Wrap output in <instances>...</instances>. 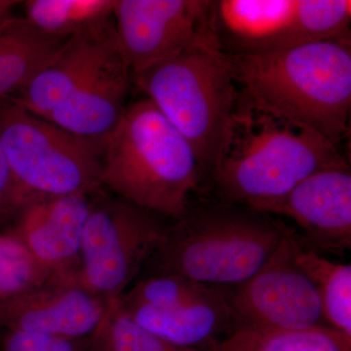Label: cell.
<instances>
[{"label":"cell","mask_w":351,"mask_h":351,"mask_svg":"<svg viewBox=\"0 0 351 351\" xmlns=\"http://www.w3.org/2000/svg\"><path fill=\"white\" fill-rule=\"evenodd\" d=\"M350 162L315 132L237 94L225 143L210 172L218 202L269 214L314 172Z\"/></svg>","instance_id":"cell-1"},{"label":"cell","mask_w":351,"mask_h":351,"mask_svg":"<svg viewBox=\"0 0 351 351\" xmlns=\"http://www.w3.org/2000/svg\"><path fill=\"white\" fill-rule=\"evenodd\" d=\"M132 85L112 18L71 36L12 100L64 130L104 144L128 107Z\"/></svg>","instance_id":"cell-2"},{"label":"cell","mask_w":351,"mask_h":351,"mask_svg":"<svg viewBox=\"0 0 351 351\" xmlns=\"http://www.w3.org/2000/svg\"><path fill=\"white\" fill-rule=\"evenodd\" d=\"M230 58L241 96L339 147L350 124L351 41Z\"/></svg>","instance_id":"cell-3"},{"label":"cell","mask_w":351,"mask_h":351,"mask_svg":"<svg viewBox=\"0 0 351 351\" xmlns=\"http://www.w3.org/2000/svg\"><path fill=\"white\" fill-rule=\"evenodd\" d=\"M289 226L274 215L228 203L189 207L173 221L145 267V276H177L234 287L274 255Z\"/></svg>","instance_id":"cell-4"},{"label":"cell","mask_w":351,"mask_h":351,"mask_svg":"<svg viewBox=\"0 0 351 351\" xmlns=\"http://www.w3.org/2000/svg\"><path fill=\"white\" fill-rule=\"evenodd\" d=\"M202 179L188 141L145 97L127 107L104 142L103 186L165 218L188 213Z\"/></svg>","instance_id":"cell-5"},{"label":"cell","mask_w":351,"mask_h":351,"mask_svg":"<svg viewBox=\"0 0 351 351\" xmlns=\"http://www.w3.org/2000/svg\"><path fill=\"white\" fill-rule=\"evenodd\" d=\"M132 80L188 141L203 177L209 176L239 94L230 58L217 47L200 48L136 73Z\"/></svg>","instance_id":"cell-6"},{"label":"cell","mask_w":351,"mask_h":351,"mask_svg":"<svg viewBox=\"0 0 351 351\" xmlns=\"http://www.w3.org/2000/svg\"><path fill=\"white\" fill-rule=\"evenodd\" d=\"M0 143L16 181L34 200L103 189L104 145L76 136L11 99L0 101Z\"/></svg>","instance_id":"cell-7"},{"label":"cell","mask_w":351,"mask_h":351,"mask_svg":"<svg viewBox=\"0 0 351 351\" xmlns=\"http://www.w3.org/2000/svg\"><path fill=\"white\" fill-rule=\"evenodd\" d=\"M167 219L104 189L95 193L83 230L80 282L108 304L119 300L156 251Z\"/></svg>","instance_id":"cell-8"},{"label":"cell","mask_w":351,"mask_h":351,"mask_svg":"<svg viewBox=\"0 0 351 351\" xmlns=\"http://www.w3.org/2000/svg\"><path fill=\"white\" fill-rule=\"evenodd\" d=\"M117 301L140 326L182 348L209 351L233 330L228 289L184 277H144Z\"/></svg>","instance_id":"cell-9"},{"label":"cell","mask_w":351,"mask_h":351,"mask_svg":"<svg viewBox=\"0 0 351 351\" xmlns=\"http://www.w3.org/2000/svg\"><path fill=\"white\" fill-rule=\"evenodd\" d=\"M289 226L274 255L243 283L228 289L233 330H302L328 326L319 295L295 262Z\"/></svg>","instance_id":"cell-10"},{"label":"cell","mask_w":351,"mask_h":351,"mask_svg":"<svg viewBox=\"0 0 351 351\" xmlns=\"http://www.w3.org/2000/svg\"><path fill=\"white\" fill-rule=\"evenodd\" d=\"M211 4L210 0H115L117 41L132 75L189 51L218 48L210 23Z\"/></svg>","instance_id":"cell-11"},{"label":"cell","mask_w":351,"mask_h":351,"mask_svg":"<svg viewBox=\"0 0 351 351\" xmlns=\"http://www.w3.org/2000/svg\"><path fill=\"white\" fill-rule=\"evenodd\" d=\"M292 219L300 240L319 254L343 256L351 249L350 162L314 172L269 211Z\"/></svg>","instance_id":"cell-12"},{"label":"cell","mask_w":351,"mask_h":351,"mask_svg":"<svg viewBox=\"0 0 351 351\" xmlns=\"http://www.w3.org/2000/svg\"><path fill=\"white\" fill-rule=\"evenodd\" d=\"M110 304L77 277H50L45 283L0 301V328L66 338H89Z\"/></svg>","instance_id":"cell-13"},{"label":"cell","mask_w":351,"mask_h":351,"mask_svg":"<svg viewBox=\"0 0 351 351\" xmlns=\"http://www.w3.org/2000/svg\"><path fill=\"white\" fill-rule=\"evenodd\" d=\"M94 195L34 201L11 226L50 277L78 278L83 230Z\"/></svg>","instance_id":"cell-14"},{"label":"cell","mask_w":351,"mask_h":351,"mask_svg":"<svg viewBox=\"0 0 351 351\" xmlns=\"http://www.w3.org/2000/svg\"><path fill=\"white\" fill-rule=\"evenodd\" d=\"M211 29L228 57L265 54L297 45L295 0H218Z\"/></svg>","instance_id":"cell-15"},{"label":"cell","mask_w":351,"mask_h":351,"mask_svg":"<svg viewBox=\"0 0 351 351\" xmlns=\"http://www.w3.org/2000/svg\"><path fill=\"white\" fill-rule=\"evenodd\" d=\"M69 38L45 34L25 18L0 23V101L23 91Z\"/></svg>","instance_id":"cell-16"},{"label":"cell","mask_w":351,"mask_h":351,"mask_svg":"<svg viewBox=\"0 0 351 351\" xmlns=\"http://www.w3.org/2000/svg\"><path fill=\"white\" fill-rule=\"evenodd\" d=\"M294 258L319 295L328 326L351 337V265L332 262L306 246L297 232Z\"/></svg>","instance_id":"cell-17"},{"label":"cell","mask_w":351,"mask_h":351,"mask_svg":"<svg viewBox=\"0 0 351 351\" xmlns=\"http://www.w3.org/2000/svg\"><path fill=\"white\" fill-rule=\"evenodd\" d=\"M209 351H351V337L329 326L234 329Z\"/></svg>","instance_id":"cell-18"},{"label":"cell","mask_w":351,"mask_h":351,"mask_svg":"<svg viewBox=\"0 0 351 351\" xmlns=\"http://www.w3.org/2000/svg\"><path fill=\"white\" fill-rule=\"evenodd\" d=\"M25 19L58 38H69L112 19L115 0H29Z\"/></svg>","instance_id":"cell-19"},{"label":"cell","mask_w":351,"mask_h":351,"mask_svg":"<svg viewBox=\"0 0 351 351\" xmlns=\"http://www.w3.org/2000/svg\"><path fill=\"white\" fill-rule=\"evenodd\" d=\"M90 339L94 351H203L173 345L140 326L117 300L110 304Z\"/></svg>","instance_id":"cell-20"},{"label":"cell","mask_w":351,"mask_h":351,"mask_svg":"<svg viewBox=\"0 0 351 351\" xmlns=\"http://www.w3.org/2000/svg\"><path fill=\"white\" fill-rule=\"evenodd\" d=\"M350 0H295L297 45L351 41Z\"/></svg>","instance_id":"cell-21"},{"label":"cell","mask_w":351,"mask_h":351,"mask_svg":"<svg viewBox=\"0 0 351 351\" xmlns=\"http://www.w3.org/2000/svg\"><path fill=\"white\" fill-rule=\"evenodd\" d=\"M49 278L11 228L0 232V301L38 287Z\"/></svg>","instance_id":"cell-22"},{"label":"cell","mask_w":351,"mask_h":351,"mask_svg":"<svg viewBox=\"0 0 351 351\" xmlns=\"http://www.w3.org/2000/svg\"><path fill=\"white\" fill-rule=\"evenodd\" d=\"M0 351H94L89 338L14 331L0 328Z\"/></svg>","instance_id":"cell-23"},{"label":"cell","mask_w":351,"mask_h":351,"mask_svg":"<svg viewBox=\"0 0 351 351\" xmlns=\"http://www.w3.org/2000/svg\"><path fill=\"white\" fill-rule=\"evenodd\" d=\"M34 201L16 181L0 143V226L10 228Z\"/></svg>","instance_id":"cell-24"},{"label":"cell","mask_w":351,"mask_h":351,"mask_svg":"<svg viewBox=\"0 0 351 351\" xmlns=\"http://www.w3.org/2000/svg\"><path fill=\"white\" fill-rule=\"evenodd\" d=\"M20 3L12 0H0V23L13 16L14 7Z\"/></svg>","instance_id":"cell-25"}]
</instances>
